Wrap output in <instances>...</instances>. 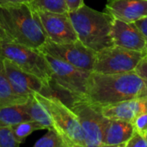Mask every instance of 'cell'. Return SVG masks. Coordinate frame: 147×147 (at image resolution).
<instances>
[{
    "label": "cell",
    "instance_id": "obj_16",
    "mask_svg": "<svg viewBox=\"0 0 147 147\" xmlns=\"http://www.w3.org/2000/svg\"><path fill=\"white\" fill-rule=\"evenodd\" d=\"M25 110L29 120L39 123L43 129H52V119L44 99L43 93H34L28 96L25 103Z\"/></svg>",
    "mask_w": 147,
    "mask_h": 147
},
{
    "label": "cell",
    "instance_id": "obj_7",
    "mask_svg": "<svg viewBox=\"0 0 147 147\" xmlns=\"http://www.w3.org/2000/svg\"><path fill=\"white\" fill-rule=\"evenodd\" d=\"M146 53L111 46L96 52L94 72L115 74L134 71Z\"/></svg>",
    "mask_w": 147,
    "mask_h": 147
},
{
    "label": "cell",
    "instance_id": "obj_18",
    "mask_svg": "<svg viewBox=\"0 0 147 147\" xmlns=\"http://www.w3.org/2000/svg\"><path fill=\"white\" fill-rule=\"evenodd\" d=\"M25 103L0 107V126H11L17 122L29 120L25 110Z\"/></svg>",
    "mask_w": 147,
    "mask_h": 147
},
{
    "label": "cell",
    "instance_id": "obj_4",
    "mask_svg": "<svg viewBox=\"0 0 147 147\" xmlns=\"http://www.w3.org/2000/svg\"><path fill=\"white\" fill-rule=\"evenodd\" d=\"M52 119V127L66 147H85L84 136L78 118L71 108L59 96L49 92L43 93Z\"/></svg>",
    "mask_w": 147,
    "mask_h": 147
},
{
    "label": "cell",
    "instance_id": "obj_26",
    "mask_svg": "<svg viewBox=\"0 0 147 147\" xmlns=\"http://www.w3.org/2000/svg\"><path fill=\"white\" fill-rule=\"evenodd\" d=\"M134 24L137 26V28L141 32V34H143V36L147 41V16L134 22Z\"/></svg>",
    "mask_w": 147,
    "mask_h": 147
},
{
    "label": "cell",
    "instance_id": "obj_6",
    "mask_svg": "<svg viewBox=\"0 0 147 147\" xmlns=\"http://www.w3.org/2000/svg\"><path fill=\"white\" fill-rule=\"evenodd\" d=\"M0 58L9 60L21 70L40 78L50 85L52 68L40 49L0 40Z\"/></svg>",
    "mask_w": 147,
    "mask_h": 147
},
{
    "label": "cell",
    "instance_id": "obj_5",
    "mask_svg": "<svg viewBox=\"0 0 147 147\" xmlns=\"http://www.w3.org/2000/svg\"><path fill=\"white\" fill-rule=\"evenodd\" d=\"M44 54L52 68L50 86H53L65 94V102L69 106L76 100L84 99L90 72L78 69L48 54Z\"/></svg>",
    "mask_w": 147,
    "mask_h": 147
},
{
    "label": "cell",
    "instance_id": "obj_11",
    "mask_svg": "<svg viewBox=\"0 0 147 147\" xmlns=\"http://www.w3.org/2000/svg\"><path fill=\"white\" fill-rule=\"evenodd\" d=\"M5 72L15 94L22 97H28L30 95L39 92H49L52 88L40 78L28 73L8 59H3Z\"/></svg>",
    "mask_w": 147,
    "mask_h": 147
},
{
    "label": "cell",
    "instance_id": "obj_1",
    "mask_svg": "<svg viewBox=\"0 0 147 147\" xmlns=\"http://www.w3.org/2000/svg\"><path fill=\"white\" fill-rule=\"evenodd\" d=\"M146 96L147 88L134 71L115 74L91 71L84 99L95 106L105 107Z\"/></svg>",
    "mask_w": 147,
    "mask_h": 147
},
{
    "label": "cell",
    "instance_id": "obj_13",
    "mask_svg": "<svg viewBox=\"0 0 147 147\" xmlns=\"http://www.w3.org/2000/svg\"><path fill=\"white\" fill-rule=\"evenodd\" d=\"M104 11L115 19L134 22L147 16V0H108Z\"/></svg>",
    "mask_w": 147,
    "mask_h": 147
},
{
    "label": "cell",
    "instance_id": "obj_29",
    "mask_svg": "<svg viewBox=\"0 0 147 147\" xmlns=\"http://www.w3.org/2000/svg\"><path fill=\"white\" fill-rule=\"evenodd\" d=\"M145 136H146V140H147V131L145 133Z\"/></svg>",
    "mask_w": 147,
    "mask_h": 147
},
{
    "label": "cell",
    "instance_id": "obj_8",
    "mask_svg": "<svg viewBox=\"0 0 147 147\" xmlns=\"http://www.w3.org/2000/svg\"><path fill=\"white\" fill-rule=\"evenodd\" d=\"M70 107L78 118L85 147H102L103 130L109 119L103 115L101 109L84 99L72 102Z\"/></svg>",
    "mask_w": 147,
    "mask_h": 147
},
{
    "label": "cell",
    "instance_id": "obj_22",
    "mask_svg": "<svg viewBox=\"0 0 147 147\" xmlns=\"http://www.w3.org/2000/svg\"><path fill=\"white\" fill-rule=\"evenodd\" d=\"M20 145L16 140L10 126H0V147H18Z\"/></svg>",
    "mask_w": 147,
    "mask_h": 147
},
{
    "label": "cell",
    "instance_id": "obj_24",
    "mask_svg": "<svg viewBox=\"0 0 147 147\" xmlns=\"http://www.w3.org/2000/svg\"><path fill=\"white\" fill-rule=\"evenodd\" d=\"M132 123L134 125V130L145 134L147 131V112L136 116L132 121Z\"/></svg>",
    "mask_w": 147,
    "mask_h": 147
},
{
    "label": "cell",
    "instance_id": "obj_20",
    "mask_svg": "<svg viewBox=\"0 0 147 147\" xmlns=\"http://www.w3.org/2000/svg\"><path fill=\"white\" fill-rule=\"evenodd\" d=\"M30 4L34 9L52 12H68L65 0H31Z\"/></svg>",
    "mask_w": 147,
    "mask_h": 147
},
{
    "label": "cell",
    "instance_id": "obj_9",
    "mask_svg": "<svg viewBox=\"0 0 147 147\" xmlns=\"http://www.w3.org/2000/svg\"><path fill=\"white\" fill-rule=\"evenodd\" d=\"M40 50L43 53L66 62L78 69L90 72L93 71L96 52L86 47L78 40L64 44L47 40Z\"/></svg>",
    "mask_w": 147,
    "mask_h": 147
},
{
    "label": "cell",
    "instance_id": "obj_21",
    "mask_svg": "<svg viewBox=\"0 0 147 147\" xmlns=\"http://www.w3.org/2000/svg\"><path fill=\"white\" fill-rule=\"evenodd\" d=\"M34 147H66L61 138L53 129H48L47 133L39 139Z\"/></svg>",
    "mask_w": 147,
    "mask_h": 147
},
{
    "label": "cell",
    "instance_id": "obj_14",
    "mask_svg": "<svg viewBox=\"0 0 147 147\" xmlns=\"http://www.w3.org/2000/svg\"><path fill=\"white\" fill-rule=\"evenodd\" d=\"M108 119L131 121L139 115L147 112V96L123 101L115 104L99 107Z\"/></svg>",
    "mask_w": 147,
    "mask_h": 147
},
{
    "label": "cell",
    "instance_id": "obj_15",
    "mask_svg": "<svg viewBox=\"0 0 147 147\" xmlns=\"http://www.w3.org/2000/svg\"><path fill=\"white\" fill-rule=\"evenodd\" d=\"M134 132L131 121L109 119L103 130L102 147L124 146Z\"/></svg>",
    "mask_w": 147,
    "mask_h": 147
},
{
    "label": "cell",
    "instance_id": "obj_19",
    "mask_svg": "<svg viewBox=\"0 0 147 147\" xmlns=\"http://www.w3.org/2000/svg\"><path fill=\"white\" fill-rule=\"evenodd\" d=\"M11 131L16 138V140L20 143L22 144L26 138L29 136L32 133L37 130H43L42 127L34 121L32 120H25L16 124L10 126Z\"/></svg>",
    "mask_w": 147,
    "mask_h": 147
},
{
    "label": "cell",
    "instance_id": "obj_17",
    "mask_svg": "<svg viewBox=\"0 0 147 147\" xmlns=\"http://www.w3.org/2000/svg\"><path fill=\"white\" fill-rule=\"evenodd\" d=\"M28 97L19 96L14 93L7 78L3 60L0 58V107L24 104Z\"/></svg>",
    "mask_w": 147,
    "mask_h": 147
},
{
    "label": "cell",
    "instance_id": "obj_27",
    "mask_svg": "<svg viewBox=\"0 0 147 147\" xmlns=\"http://www.w3.org/2000/svg\"><path fill=\"white\" fill-rule=\"evenodd\" d=\"M65 2L68 8V12L76 10L84 4V0H65Z\"/></svg>",
    "mask_w": 147,
    "mask_h": 147
},
{
    "label": "cell",
    "instance_id": "obj_12",
    "mask_svg": "<svg viewBox=\"0 0 147 147\" xmlns=\"http://www.w3.org/2000/svg\"><path fill=\"white\" fill-rule=\"evenodd\" d=\"M110 35L115 46L137 52L146 51L147 41L134 22L114 18Z\"/></svg>",
    "mask_w": 147,
    "mask_h": 147
},
{
    "label": "cell",
    "instance_id": "obj_25",
    "mask_svg": "<svg viewBox=\"0 0 147 147\" xmlns=\"http://www.w3.org/2000/svg\"><path fill=\"white\" fill-rule=\"evenodd\" d=\"M134 72L142 79L146 87L147 88V55L146 54L143 59L139 62L136 68L134 69Z\"/></svg>",
    "mask_w": 147,
    "mask_h": 147
},
{
    "label": "cell",
    "instance_id": "obj_23",
    "mask_svg": "<svg viewBox=\"0 0 147 147\" xmlns=\"http://www.w3.org/2000/svg\"><path fill=\"white\" fill-rule=\"evenodd\" d=\"M125 147H147V140L145 134L134 130Z\"/></svg>",
    "mask_w": 147,
    "mask_h": 147
},
{
    "label": "cell",
    "instance_id": "obj_30",
    "mask_svg": "<svg viewBox=\"0 0 147 147\" xmlns=\"http://www.w3.org/2000/svg\"><path fill=\"white\" fill-rule=\"evenodd\" d=\"M146 54L147 55V49H146Z\"/></svg>",
    "mask_w": 147,
    "mask_h": 147
},
{
    "label": "cell",
    "instance_id": "obj_10",
    "mask_svg": "<svg viewBox=\"0 0 147 147\" xmlns=\"http://www.w3.org/2000/svg\"><path fill=\"white\" fill-rule=\"evenodd\" d=\"M36 12L47 40L58 44L78 40L69 12L58 13L37 9Z\"/></svg>",
    "mask_w": 147,
    "mask_h": 147
},
{
    "label": "cell",
    "instance_id": "obj_28",
    "mask_svg": "<svg viewBox=\"0 0 147 147\" xmlns=\"http://www.w3.org/2000/svg\"><path fill=\"white\" fill-rule=\"evenodd\" d=\"M19 3H31V0H0V6Z\"/></svg>",
    "mask_w": 147,
    "mask_h": 147
},
{
    "label": "cell",
    "instance_id": "obj_3",
    "mask_svg": "<svg viewBox=\"0 0 147 147\" xmlns=\"http://www.w3.org/2000/svg\"><path fill=\"white\" fill-rule=\"evenodd\" d=\"M69 16L78 40L84 45L96 52L113 46L110 33L114 17L111 15L84 4L69 11Z\"/></svg>",
    "mask_w": 147,
    "mask_h": 147
},
{
    "label": "cell",
    "instance_id": "obj_2",
    "mask_svg": "<svg viewBox=\"0 0 147 147\" xmlns=\"http://www.w3.org/2000/svg\"><path fill=\"white\" fill-rule=\"evenodd\" d=\"M0 40L40 49L47 40L30 3L0 6Z\"/></svg>",
    "mask_w": 147,
    "mask_h": 147
}]
</instances>
